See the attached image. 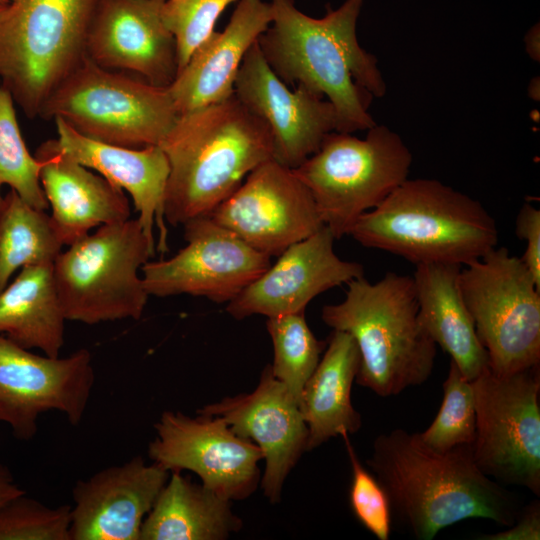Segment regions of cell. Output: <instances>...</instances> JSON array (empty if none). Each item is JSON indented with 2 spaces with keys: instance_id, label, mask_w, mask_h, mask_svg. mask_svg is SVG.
I'll return each mask as SVG.
<instances>
[{
  "instance_id": "83f0119b",
  "label": "cell",
  "mask_w": 540,
  "mask_h": 540,
  "mask_svg": "<svg viewBox=\"0 0 540 540\" xmlns=\"http://www.w3.org/2000/svg\"><path fill=\"white\" fill-rule=\"evenodd\" d=\"M63 246L50 215L10 189L0 203V293L17 270L53 264Z\"/></svg>"
},
{
  "instance_id": "484cf974",
  "label": "cell",
  "mask_w": 540,
  "mask_h": 540,
  "mask_svg": "<svg viewBox=\"0 0 540 540\" xmlns=\"http://www.w3.org/2000/svg\"><path fill=\"white\" fill-rule=\"evenodd\" d=\"M231 502L173 471L145 517L140 540H223L242 527Z\"/></svg>"
},
{
  "instance_id": "d590c367",
  "label": "cell",
  "mask_w": 540,
  "mask_h": 540,
  "mask_svg": "<svg viewBox=\"0 0 540 540\" xmlns=\"http://www.w3.org/2000/svg\"><path fill=\"white\" fill-rule=\"evenodd\" d=\"M479 540H539L540 502L535 500L519 510L512 525L493 534L479 535Z\"/></svg>"
},
{
  "instance_id": "ba28073f",
  "label": "cell",
  "mask_w": 540,
  "mask_h": 540,
  "mask_svg": "<svg viewBox=\"0 0 540 540\" xmlns=\"http://www.w3.org/2000/svg\"><path fill=\"white\" fill-rule=\"evenodd\" d=\"M155 252L137 218L102 225L61 251L53 276L65 319L138 320L149 297L138 272Z\"/></svg>"
},
{
  "instance_id": "2e32d148",
  "label": "cell",
  "mask_w": 540,
  "mask_h": 540,
  "mask_svg": "<svg viewBox=\"0 0 540 540\" xmlns=\"http://www.w3.org/2000/svg\"><path fill=\"white\" fill-rule=\"evenodd\" d=\"M234 94L267 123L273 158L290 169L315 153L326 135L337 129L333 105L303 85L290 90L268 65L257 41L240 65Z\"/></svg>"
},
{
  "instance_id": "6da1fadb",
  "label": "cell",
  "mask_w": 540,
  "mask_h": 540,
  "mask_svg": "<svg viewBox=\"0 0 540 540\" xmlns=\"http://www.w3.org/2000/svg\"><path fill=\"white\" fill-rule=\"evenodd\" d=\"M367 464L392 517L418 540L469 518L508 527L520 510L514 495L477 467L470 445L438 452L397 428L376 437Z\"/></svg>"
},
{
  "instance_id": "e575fe53",
  "label": "cell",
  "mask_w": 540,
  "mask_h": 540,
  "mask_svg": "<svg viewBox=\"0 0 540 540\" xmlns=\"http://www.w3.org/2000/svg\"><path fill=\"white\" fill-rule=\"evenodd\" d=\"M517 237L526 243L521 260L540 287V210L525 203L516 218Z\"/></svg>"
},
{
  "instance_id": "9c48e42d",
  "label": "cell",
  "mask_w": 540,
  "mask_h": 540,
  "mask_svg": "<svg viewBox=\"0 0 540 540\" xmlns=\"http://www.w3.org/2000/svg\"><path fill=\"white\" fill-rule=\"evenodd\" d=\"M39 117L61 118L85 137L138 149L160 146L179 114L168 87L104 69L86 56L47 97Z\"/></svg>"
},
{
  "instance_id": "d6986e66",
  "label": "cell",
  "mask_w": 540,
  "mask_h": 540,
  "mask_svg": "<svg viewBox=\"0 0 540 540\" xmlns=\"http://www.w3.org/2000/svg\"><path fill=\"white\" fill-rule=\"evenodd\" d=\"M170 472L142 456L104 468L72 489L70 540H140Z\"/></svg>"
},
{
  "instance_id": "e0dca14e",
  "label": "cell",
  "mask_w": 540,
  "mask_h": 540,
  "mask_svg": "<svg viewBox=\"0 0 540 540\" xmlns=\"http://www.w3.org/2000/svg\"><path fill=\"white\" fill-rule=\"evenodd\" d=\"M335 237L323 226L289 246L258 278L227 303L226 311L241 320L304 312L321 293L364 276L363 266L342 260L334 251Z\"/></svg>"
},
{
  "instance_id": "f546056e",
  "label": "cell",
  "mask_w": 540,
  "mask_h": 540,
  "mask_svg": "<svg viewBox=\"0 0 540 540\" xmlns=\"http://www.w3.org/2000/svg\"><path fill=\"white\" fill-rule=\"evenodd\" d=\"M43 159L28 151L18 126L14 100L10 92L0 84V203L4 185L29 205L47 210L48 201L40 183Z\"/></svg>"
},
{
  "instance_id": "4fadbf2b",
  "label": "cell",
  "mask_w": 540,
  "mask_h": 540,
  "mask_svg": "<svg viewBox=\"0 0 540 540\" xmlns=\"http://www.w3.org/2000/svg\"><path fill=\"white\" fill-rule=\"evenodd\" d=\"M183 226L186 245L171 258L148 261L141 268L149 296L187 294L229 303L271 265L270 256L210 216L191 219Z\"/></svg>"
},
{
  "instance_id": "5bb4252c",
  "label": "cell",
  "mask_w": 540,
  "mask_h": 540,
  "mask_svg": "<svg viewBox=\"0 0 540 540\" xmlns=\"http://www.w3.org/2000/svg\"><path fill=\"white\" fill-rule=\"evenodd\" d=\"M154 428L148 456L170 473L191 471L202 485L230 501L245 499L256 490L262 452L224 419L165 411Z\"/></svg>"
},
{
  "instance_id": "7a4b0ae2",
  "label": "cell",
  "mask_w": 540,
  "mask_h": 540,
  "mask_svg": "<svg viewBox=\"0 0 540 540\" xmlns=\"http://www.w3.org/2000/svg\"><path fill=\"white\" fill-rule=\"evenodd\" d=\"M364 0H346L320 19L299 11L293 0H271L273 19L257 42L274 73L288 86L300 84L334 107L336 131L368 130L373 97L386 94L377 58L357 39Z\"/></svg>"
},
{
  "instance_id": "f35d334b",
  "label": "cell",
  "mask_w": 540,
  "mask_h": 540,
  "mask_svg": "<svg viewBox=\"0 0 540 540\" xmlns=\"http://www.w3.org/2000/svg\"><path fill=\"white\" fill-rule=\"evenodd\" d=\"M539 84V77L533 78L528 84V95L534 100H539Z\"/></svg>"
},
{
  "instance_id": "74e56055",
  "label": "cell",
  "mask_w": 540,
  "mask_h": 540,
  "mask_svg": "<svg viewBox=\"0 0 540 540\" xmlns=\"http://www.w3.org/2000/svg\"><path fill=\"white\" fill-rule=\"evenodd\" d=\"M525 48L527 54L534 61L539 62L540 59V29L539 25L533 26L525 35Z\"/></svg>"
},
{
  "instance_id": "8d00e7d4",
  "label": "cell",
  "mask_w": 540,
  "mask_h": 540,
  "mask_svg": "<svg viewBox=\"0 0 540 540\" xmlns=\"http://www.w3.org/2000/svg\"><path fill=\"white\" fill-rule=\"evenodd\" d=\"M25 492L16 483L15 477L9 467L0 463V505Z\"/></svg>"
},
{
  "instance_id": "836d02e7",
  "label": "cell",
  "mask_w": 540,
  "mask_h": 540,
  "mask_svg": "<svg viewBox=\"0 0 540 540\" xmlns=\"http://www.w3.org/2000/svg\"><path fill=\"white\" fill-rule=\"evenodd\" d=\"M345 443L352 468L349 500L358 521L379 540H388L392 513L386 492L361 464L349 440V434L340 435Z\"/></svg>"
},
{
  "instance_id": "277c9868",
  "label": "cell",
  "mask_w": 540,
  "mask_h": 540,
  "mask_svg": "<svg viewBox=\"0 0 540 540\" xmlns=\"http://www.w3.org/2000/svg\"><path fill=\"white\" fill-rule=\"evenodd\" d=\"M415 264L467 265L498 246L497 223L476 199L436 179H406L349 234Z\"/></svg>"
},
{
  "instance_id": "603a6c76",
  "label": "cell",
  "mask_w": 540,
  "mask_h": 540,
  "mask_svg": "<svg viewBox=\"0 0 540 540\" xmlns=\"http://www.w3.org/2000/svg\"><path fill=\"white\" fill-rule=\"evenodd\" d=\"M35 157L45 161L40 183L64 246L82 239L95 227L129 219L130 203L124 191L75 161L55 139L43 142Z\"/></svg>"
},
{
  "instance_id": "4316f807",
  "label": "cell",
  "mask_w": 540,
  "mask_h": 540,
  "mask_svg": "<svg viewBox=\"0 0 540 540\" xmlns=\"http://www.w3.org/2000/svg\"><path fill=\"white\" fill-rule=\"evenodd\" d=\"M65 321L51 263L23 267L0 293V335L25 349L59 357Z\"/></svg>"
},
{
  "instance_id": "1f68e13d",
  "label": "cell",
  "mask_w": 540,
  "mask_h": 540,
  "mask_svg": "<svg viewBox=\"0 0 540 540\" xmlns=\"http://www.w3.org/2000/svg\"><path fill=\"white\" fill-rule=\"evenodd\" d=\"M71 505L50 507L20 494L0 505V540H70Z\"/></svg>"
},
{
  "instance_id": "9a60e30c",
  "label": "cell",
  "mask_w": 540,
  "mask_h": 540,
  "mask_svg": "<svg viewBox=\"0 0 540 540\" xmlns=\"http://www.w3.org/2000/svg\"><path fill=\"white\" fill-rule=\"evenodd\" d=\"M209 216L270 257L325 226L307 187L274 159L252 170Z\"/></svg>"
},
{
  "instance_id": "52a82bcc",
  "label": "cell",
  "mask_w": 540,
  "mask_h": 540,
  "mask_svg": "<svg viewBox=\"0 0 540 540\" xmlns=\"http://www.w3.org/2000/svg\"><path fill=\"white\" fill-rule=\"evenodd\" d=\"M412 153L400 135L375 124L365 138L332 131L319 149L292 169L307 187L335 239L408 179Z\"/></svg>"
},
{
  "instance_id": "8992f818",
  "label": "cell",
  "mask_w": 540,
  "mask_h": 540,
  "mask_svg": "<svg viewBox=\"0 0 540 540\" xmlns=\"http://www.w3.org/2000/svg\"><path fill=\"white\" fill-rule=\"evenodd\" d=\"M101 0H10L0 16V84L26 117L84 60Z\"/></svg>"
},
{
  "instance_id": "d6a6232c",
  "label": "cell",
  "mask_w": 540,
  "mask_h": 540,
  "mask_svg": "<svg viewBox=\"0 0 540 540\" xmlns=\"http://www.w3.org/2000/svg\"><path fill=\"white\" fill-rule=\"evenodd\" d=\"M236 0H165L161 16L176 43L177 73L215 31L225 8Z\"/></svg>"
},
{
  "instance_id": "f1b7e54d",
  "label": "cell",
  "mask_w": 540,
  "mask_h": 540,
  "mask_svg": "<svg viewBox=\"0 0 540 540\" xmlns=\"http://www.w3.org/2000/svg\"><path fill=\"white\" fill-rule=\"evenodd\" d=\"M266 327L274 348L271 372L299 404L302 390L321 359L325 342L315 337L304 312L269 317Z\"/></svg>"
},
{
  "instance_id": "7c38bea8",
  "label": "cell",
  "mask_w": 540,
  "mask_h": 540,
  "mask_svg": "<svg viewBox=\"0 0 540 540\" xmlns=\"http://www.w3.org/2000/svg\"><path fill=\"white\" fill-rule=\"evenodd\" d=\"M95 383L91 353L38 355L0 335V423L19 441L38 432L43 413H62L72 426L82 421Z\"/></svg>"
},
{
  "instance_id": "3957f363",
  "label": "cell",
  "mask_w": 540,
  "mask_h": 540,
  "mask_svg": "<svg viewBox=\"0 0 540 540\" xmlns=\"http://www.w3.org/2000/svg\"><path fill=\"white\" fill-rule=\"evenodd\" d=\"M160 147L170 167L164 215L173 226L209 216L252 170L274 159L269 126L235 94L179 115Z\"/></svg>"
},
{
  "instance_id": "ab89813d",
  "label": "cell",
  "mask_w": 540,
  "mask_h": 540,
  "mask_svg": "<svg viewBox=\"0 0 540 540\" xmlns=\"http://www.w3.org/2000/svg\"><path fill=\"white\" fill-rule=\"evenodd\" d=\"M9 2H10V0H0V16L2 15V13L7 8Z\"/></svg>"
},
{
  "instance_id": "4dcf8cb0",
  "label": "cell",
  "mask_w": 540,
  "mask_h": 540,
  "mask_svg": "<svg viewBox=\"0 0 540 540\" xmlns=\"http://www.w3.org/2000/svg\"><path fill=\"white\" fill-rule=\"evenodd\" d=\"M443 393L435 419L426 430L416 433L418 439L438 452L462 445L471 446L476 434L473 386L452 361L443 383Z\"/></svg>"
},
{
  "instance_id": "ac0fdd59",
  "label": "cell",
  "mask_w": 540,
  "mask_h": 540,
  "mask_svg": "<svg viewBox=\"0 0 540 540\" xmlns=\"http://www.w3.org/2000/svg\"><path fill=\"white\" fill-rule=\"evenodd\" d=\"M197 413L224 419L237 435L259 447L265 460L263 493L272 504L278 503L288 474L307 451L308 428L299 404L270 366L251 393L224 398Z\"/></svg>"
},
{
  "instance_id": "cb8c5ba5",
  "label": "cell",
  "mask_w": 540,
  "mask_h": 540,
  "mask_svg": "<svg viewBox=\"0 0 540 540\" xmlns=\"http://www.w3.org/2000/svg\"><path fill=\"white\" fill-rule=\"evenodd\" d=\"M461 267L419 264L412 277L422 326L434 343L449 354L463 376L472 381L489 365L460 292Z\"/></svg>"
},
{
  "instance_id": "d4e9b609",
  "label": "cell",
  "mask_w": 540,
  "mask_h": 540,
  "mask_svg": "<svg viewBox=\"0 0 540 540\" xmlns=\"http://www.w3.org/2000/svg\"><path fill=\"white\" fill-rule=\"evenodd\" d=\"M359 361V351L352 336L333 330L299 399V408L308 428L307 451L332 437L354 434L361 428V415L351 401Z\"/></svg>"
},
{
  "instance_id": "44dd1931",
  "label": "cell",
  "mask_w": 540,
  "mask_h": 540,
  "mask_svg": "<svg viewBox=\"0 0 540 540\" xmlns=\"http://www.w3.org/2000/svg\"><path fill=\"white\" fill-rule=\"evenodd\" d=\"M54 121L57 146L79 164L126 191L150 243L160 253L167 252L164 203L170 167L163 149L159 145L134 149L103 143L81 135L61 118Z\"/></svg>"
},
{
  "instance_id": "30bf717a",
  "label": "cell",
  "mask_w": 540,
  "mask_h": 540,
  "mask_svg": "<svg viewBox=\"0 0 540 540\" xmlns=\"http://www.w3.org/2000/svg\"><path fill=\"white\" fill-rule=\"evenodd\" d=\"M459 288L493 373L539 366L540 287L521 258L496 246L461 267Z\"/></svg>"
},
{
  "instance_id": "7402d4cb",
  "label": "cell",
  "mask_w": 540,
  "mask_h": 540,
  "mask_svg": "<svg viewBox=\"0 0 540 540\" xmlns=\"http://www.w3.org/2000/svg\"><path fill=\"white\" fill-rule=\"evenodd\" d=\"M272 19L270 3L239 0L225 29L215 31L202 43L168 86L179 115L234 94V82L247 51Z\"/></svg>"
},
{
  "instance_id": "5b68a950",
  "label": "cell",
  "mask_w": 540,
  "mask_h": 540,
  "mask_svg": "<svg viewBox=\"0 0 540 540\" xmlns=\"http://www.w3.org/2000/svg\"><path fill=\"white\" fill-rule=\"evenodd\" d=\"M345 298L322 308L323 322L348 333L359 351L355 381L381 397L422 385L435 363L436 344L422 326L412 276L387 272L371 283H349Z\"/></svg>"
},
{
  "instance_id": "8fae6325",
  "label": "cell",
  "mask_w": 540,
  "mask_h": 540,
  "mask_svg": "<svg viewBox=\"0 0 540 540\" xmlns=\"http://www.w3.org/2000/svg\"><path fill=\"white\" fill-rule=\"evenodd\" d=\"M471 383L475 464L500 484L521 486L540 496L539 366L508 375L487 367Z\"/></svg>"
},
{
  "instance_id": "ffe728a7",
  "label": "cell",
  "mask_w": 540,
  "mask_h": 540,
  "mask_svg": "<svg viewBox=\"0 0 540 540\" xmlns=\"http://www.w3.org/2000/svg\"><path fill=\"white\" fill-rule=\"evenodd\" d=\"M165 0H101L86 55L107 70H126L168 87L177 75L176 43L163 23Z\"/></svg>"
}]
</instances>
